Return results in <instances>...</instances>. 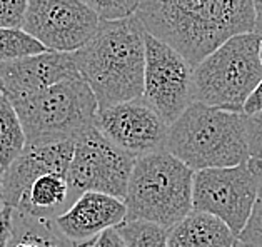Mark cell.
Listing matches in <instances>:
<instances>
[{
  "label": "cell",
  "mask_w": 262,
  "mask_h": 247,
  "mask_svg": "<svg viewBox=\"0 0 262 247\" xmlns=\"http://www.w3.org/2000/svg\"><path fill=\"white\" fill-rule=\"evenodd\" d=\"M136 17L192 67L231 37L254 32L252 0H142Z\"/></svg>",
  "instance_id": "cell-1"
},
{
  "label": "cell",
  "mask_w": 262,
  "mask_h": 247,
  "mask_svg": "<svg viewBox=\"0 0 262 247\" xmlns=\"http://www.w3.org/2000/svg\"><path fill=\"white\" fill-rule=\"evenodd\" d=\"M74 59L99 110L142 97L145 30L136 15L116 22L100 20L95 35L74 52Z\"/></svg>",
  "instance_id": "cell-2"
},
{
  "label": "cell",
  "mask_w": 262,
  "mask_h": 247,
  "mask_svg": "<svg viewBox=\"0 0 262 247\" xmlns=\"http://www.w3.org/2000/svg\"><path fill=\"white\" fill-rule=\"evenodd\" d=\"M244 114L194 102L169 125L165 150L190 170L235 167L249 162Z\"/></svg>",
  "instance_id": "cell-3"
},
{
  "label": "cell",
  "mask_w": 262,
  "mask_h": 247,
  "mask_svg": "<svg viewBox=\"0 0 262 247\" xmlns=\"http://www.w3.org/2000/svg\"><path fill=\"white\" fill-rule=\"evenodd\" d=\"M192 184L194 170L167 150L137 157L124 199L125 220H147L169 231L192 212Z\"/></svg>",
  "instance_id": "cell-4"
},
{
  "label": "cell",
  "mask_w": 262,
  "mask_h": 247,
  "mask_svg": "<svg viewBox=\"0 0 262 247\" xmlns=\"http://www.w3.org/2000/svg\"><path fill=\"white\" fill-rule=\"evenodd\" d=\"M20 119L25 145L74 142L95 127L99 104L82 79H69L32 96L10 100Z\"/></svg>",
  "instance_id": "cell-5"
},
{
  "label": "cell",
  "mask_w": 262,
  "mask_h": 247,
  "mask_svg": "<svg viewBox=\"0 0 262 247\" xmlns=\"http://www.w3.org/2000/svg\"><path fill=\"white\" fill-rule=\"evenodd\" d=\"M260 37H231L194 67V102L242 114L247 97L262 80Z\"/></svg>",
  "instance_id": "cell-6"
},
{
  "label": "cell",
  "mask_w": 262,
  "mask_h": 247,
  "mask_svg": "<svg viewBox=\"0 0 262 247\" xmlns=\"http://www.w3.org/2000/svg\"><path fill=\"white\" fill-rule=\"evenodd\" d=\"M137 157L119 149L97 127L85 130L74 141L69 182L75 197L100 192L124 200Z\"/></svg>",
  "instance_id": "cell-7"
},
{
  "label": "cell",
  "mask_w": 262,
  "mask_h": 247,
  "mask_svg": "<svg viewBox=\"0 0 262 247\" xmlns=\"http://www.w3.org/2000/svg\"><path fill=\"white\" fill-rule=\"evenodd\" d=\"M257 181V170L251 162L194 172L192 211L221 219L237 237L251 215Z\"/></svg>",
  "instance_id": "cell-8"
},
{
  "label": "cell",
  "mask_w": 262,
  "mask_h": 247,
  "mask_svg": "<svg viewBox=\"0 0 262 247\" xmlns=\"http://www.w3.org/2000/svg\"><path fill=\"white\" fill-rule=\"evenodd\" d=\"M142 99L167 125L194 104V67L167 43L147 32Z\"/></svg>",
  "instance_id": "cell-9"
},
{
  "label": "cell",
  "mask_w": 262,
  "mask_h": 247,
  "mask_svg": "<svg viewBox=\"0 0 262 247\" xmlns=\"http://www.w3.org/2000/svg\"><path fill=\"white\" fill-rule=\"evenodd\" d=\"M99 24L84 0H29L22 29L47 50L74 54L95 35Z\"/></svg>",
  "instance_id": "cell-10"
},
{
  "label": "cell",
  "mask_w": 262,
  "mask_h": 247,
  "mask_svg": "<svg viewBox=\"0 0 262 247\" xmlns=\"http://www.w3.org/2000/svg\"><path fill=\"white\" fill-rule=\"evenodd\" d=\"M95 127L134 157L165 150L167 144L169 125L142 97L99 110Z\"/></svg>",
  "instance_id": "cell-11"
},
{
  "label": "cell",
  "mask_w": 262,
  "mask_h": 247,
  "mask_svg": "<svg viewBox=\"0 0 262 247\" xmlns=\"http://www.w3.org/2000/svg\"><path fill=\"white\" fill-rule=\"evenodd\" d=\"M69 79H80L74 54L47 52L0 64V80L10 100L32 96Z\"/></svg>",
  "instance_id": "cell-12"
},
{
  "label": "cell",
  "mask_w": 262,
  "mask_h": 247,
  "mask_svg": "<svg viewBox=\"0 0 262 247\" xmlns=\"http://www.w3.org/2000/svg\"><path fill=\"white\" fill-rule=\"evenodd\" d=\"M125 214L124 200L100 192H84L54 222L72 244L91 247L104 231L122 224Z\"/></svg>",
  "instance_id": "cell-13"
},
{
  "label": "cell",
  "mask_w": 262,
  "mask_h": 247,
  "mask_svg": "<svg viewBox=\"0 0 262 247\" xmlns=\"http://www.w3.org/2000/svg\"><path fill=\"white\" fill-rule=\"evenodd\" d=\"M74 155V142L25 145L22 154L4 170L0 199L4 206L15 209L22 192L37 177L47 172L69 174Z\"/></svg>",
  "instance_id": "cell-14"
},
{
  "label": "cell",
  "mask_w": 262,
  "mask_h": 247,
  "mask_svg": "<svg viewBox=\"0 0 262 247\" xmlns=\"http://www.w3.org/2000/svg\"><path fill=\"white\" fill-rule=\"evenodd\" d=\"M75 199L69 174L47 172L29 184L14 211L27 217L54 220L66 212Z\"/></svg>",
  "instance_id": "cell-15"
},
{
  "label": "cell",
  "mask_w": 262,
  "mask_h": 247,
  "mask_svg": "<svg viewBox=\"0 0 262 247\" xmlns=\"http://www.w3.org/2000/svg\"><path fill=\"white\" fill-rule=\"evenodd\" d=\"M237 237L221 219L192 211L167 231V247H235Z\"/></svg>",
  "instance_id": "cell-16"
},
{
  "label": "cell",
  "mask_w": 262,
  "mask_h": 247,
  "mask_svg": "<svg viewBox=\"0 0 262 247\" xmlns=\"http://www.w3.org/2000/svg\"><path fill=\"white\" fill-rule=\"evenodd\" d=\"M25 134L14 104L0 94V167L5 170L25 149Z\"/></svg>",
  "instance_id": "cell-17"
},
{
  "label": "cell",
  "mask_w": 262,
  "mask_h": 247,
  "mask_svg": "<svg viewBox=\"0 0 262 247\" xmlns=\"http://www.w3.org/2000/svg\"><path fill=\"white\" fill-rule=\"evenodd\" d=\"M125 247H167V229L147 220H124L114 227Z\"/></svg>",
  "instance_id": "cell-18"
},
{
  "label": "cell",
  "mask_w": 262,
  "mask_h": 247,
  "mask_svg": "<svg viewBox=\"0 0 262 247\" xmlns=\"http://www.w3.org/2000/svg\"><path fill=\"white\" fill-rule=\"evenodd\" d=\"M42 52H47V49L24 29H0V64Z\"/></svg>",
  "instance_id": "cell-19"
},
{
  "label": "cell",
  "mask_w": 262,
  "mask_h": 247,
  "mask_svg": "<svg viewBox=\"0 0 262 247\" xmlns=\"http://www.w3.org/2000/svg\"><path fill=\"white\" fill-rule=\"evenodd\" d=\"M102 22L124 20L136 15L142 0H84Z\"/></svg>",
  "instance_id": "cell-20"
},
{
  "label": "cell",
  "mask_w": 262,
  "mask_h": 247,
  "mask_svg": "<svg viewBox=\"0 0 262 247\" xmlns=\"http://www.w3.org/2000/svg\"><path fill=\"white\" fill-rule=\"evenodd\" d=\"M251 162V161H249ZM252 166V164H251ZM254 167V166H252ZM255 169V167H254ZM257 170V169H255ZM259 181H257V194L252 206L251 215H249L244 229L239 232L237 242L249 244V245H262V172L257 170Z\"/></svg>",
  "instance_id": "cell-21"
},
{
  "label": "cell",
  "mask_w": 262,
  "mask_h": 247,
  "mask_svg": "<svg viewBox=\"0 0 262 247\" xmlns=\"http://www.w3.org/2000/svg\"><path fill=\"white\" fill-rule=\"evenodd\" d=\"M29 0H0V29H22Z\"/></svg>",
  "instance_id": "cell-22"
},
{
  "label": "cell",
  "mask_w": 262,
  "mask_h": 247,
  "mask_svg": "<svg viewBox=\"0 0 262 247\" xmlns=\"http://www.w3.org/2000/svg\"><path fill=\"white\" fill-rule=\"evenodd\" d=\"M244 117L249 157L251 159H262V110Z\"/></svg>",
  "instance_id": "cell-23"
},
{
  "label": "cell",
  "mask_w": 262,
  "mask_h": 247,
  "mask_svg": "<svg viewBox=\"0 0 262 247\" xmlns=\"http://www.w3.org/2000/svg\"><path fill=\"white\" fill-rule=\"evenodd\" d=\"M260 110H262V80L252 91L251 96L247 97L244 109H242V114H244V116H252V114L260 112Z\"/></svg>",
  "instance_id": "cell-24"
},
{
  "label": "cell",
  "mask_w": 262,
  "mask_h": 247,
  "mask_svg": "<svg viewBox=\"0 0 262 247\" xmlns=\"http://www.w3.org/2000/svg\"><path fill=\"white\" fill-rule=\"evenodd\" d=\"M12 229V209L5 206L0 211V247H7Z\"/></svg>",
  "instance_id": "cell-25"
},
{
  "label": "cell",
  "mask_w": 262,
  "mask_h": 247,
  "mask_svg": "<svg viewBox=\"0 0 262 247\" xmlns=\"http://www.w3.org/2000/svg\"><path fill=\"white\" fill-rule=\"evenodd\" d=\"M94 247H125V244L116 229H107L95 240Z\"/></svg>",
  "instance_id": "cell-26"
},
{
  "label": "cell",
  "mask_w": 262,
  "mask_h": 247,
  "mask_svg": "<svg viewBox=\"0 0 262 247\" xmlns=\"http://www.w3.org/2000/svg\"><path fill=\"white\" fill-rule=\"evenodd\" d=\"M254 9V34L262 39V0H252Z\"/></svg>",
  "instance_id": "cell-27"
},
{
  "label": "cell",
  "mask_w": 262,
  "mask_h": 247,
  "mask_svg": "<svg viewBox=\"0 0 262 247\" xmlns=\"http://www.w3.org/2000/svg\"><path fill=\"white\" fill-rule=\"evenodd\" d=\"M249 161H251V164H252L255 169L262 172V159H249Z\"/></svg>",
  "instance_id": "cell-28"
},
{
  "label": "cell",
  "mask_w": 262,
  "mask_h": 247,
  "mask_svg": "<svg viewBox=\"0 0 262 247\" xmlns=\"http://www.w3.org/2000/svg\"><path fill=\"white\" fill-rule=\"evenodd\" d=\"M235 247H262V245H249V244H241V242H237V244H235Z\"/></svg>",
  "instance_id": "cell-29"
},
{
  "label": "cell",
  "mask_w": 262,
  "mask_h": 247,
  "mask_svg": "<svg viewBox=\"0 0 262 247\" xmlns=\"http://www.w3.org/2000/svg\"><path fill=\"white\" fill-rule=\"evenodd\" d=\"M259 59H260V64H262V39H260V46H259Z\"/></svg>",
  "instance_id": "cell-30"
},
{
  "label": "cell",
  "mask_w": 262,
  "mask_h": 247,
  "mask_svg": "<svg viewBox=\"0 0 262 247\" xmlns=\"http://www.w3.org/2000/svg\"><path fill=\"white\" fill-rule=\"evenodd\" d=\"M0 94H5V87H4V82L0 80Z\"/></svg>",
  "instance_id": "cell-31"
},
{
  "label": "cell",
  "mask_w": 262,
  "mask_h": 247,
  "mask_svg": "<svg viewBox=\"0 0 262 247\" xmlns=\"http://www.w3.org/2000/svg\"><path fill=\"white\" fill-rule=\"evenodd\" d=\"M2 174H4V170L0 167V191H2Z\"/></svg>",
  "instance_id": "cell-32"
},
{
  "label": "cell",
  "mask_w": 262,
  "mask_h": 247,
  "mask_svg": "<svg viewBox=\"0 0 262 247\" xmlns=\"http://www.w3.org/2000/svg\"><path fill=\"white\" fill-rule=\"evenodd\" d=\"M4 207H5V206H4V202H2V199H0V211H2Z\"/></svg>",
  "instance_id": "cell-33"
},
{
  "label": "cell",
  "mask_w": 262,
  "mask_h": 247,
  "mask_svg": "<svg viewBox=\"0 0 262 247\" xmlns=\"http://www.w3.org/2000/svg\"><path fill=\"white\" fill-rule=\"evenodd\" d=\"M91 247H94V245H91Z\"/></svg>",
  "instance_id": "cell-34"
}]
</instances>
